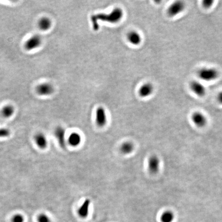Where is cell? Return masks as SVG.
Here are the masks:
<instances>
[{
	"label": "cell",
	"instance_id": "6da1fadb",
	"mask_svg": "<svg viewBox=\"0 0 222 222\" xmlns=\"http://www.w3.org/2000/svg\"><path fill=\"white\" fill-rule=\"evenodd\" d=\"M123 11L120 8H115L111 13H99L93 15L91 17L93 28L95 31H98L99 28L98 21H103L111 23H116L120 21L123 17Z\"/></svg>",
	"mask_w": 222,
	"mask_h": 222
},
{
	"label": "cell",
	"instance_id": "7a4b0ae2",
	"mask_svg": "<svg viewBox=\"0 0 222 222\" xmlns=\"http://www.w3.org/2000/svg\"><path fill=\"white\" fill-rule=\"evenodd\" d=\"M198 76L202 80L209 82L217 79L219 72L217 69L214 68H202L198 71Z\"/></svg>",
	"mask_w": 222,
	"mask_h": 222
},
{
	"label": "cell",
	"instance_id": "3957f363",
	"mask_svg": "<svg viewBox=\"0 0 222 222\" xmlns=\"http://www.w3.org/2000/svg\"><path fill=\"white\" fill-rule=\"evenodd\" d=\"M186 8V4L182 1H176L171 4L167 9V14L170 17H175L182 13Z\"/></svg>",
	"mask_w": 222,
	"mask_h": 222
},
{
	"label": "cell",
	"instance_id": "277c9868",
	"mask_svg": "<svg viewBox=\"0 0 222 222\" xmlns=\"http://www.w3.org/2000/svg\"><path fill=\"white\" fill-rule=\"evenodd\" d=\"M42 43V38L38 35H32L26 41L24 46L26 50H32L38 48Z\"/></svg>",
	"mask_w": 222,
	"mask_h": 222
},
{
	"label": "cell",
	"instance_id": "5b68a950",
	"mask_svg": "<svg viewBox=\"0 0 222 222\" xmlns=\"http://www.w3.org/2000/svg\"><path fill=\"white\" fill-rule=\"evenodd\" d=\"M192 91L198 96L203 97L206 93V87L201 82L197 81H192L190 84Z\"/></svg>",
	"mask_w": 222,
	"mask_h": 222
},
{
	"label": "cell",
	"instance_id": "8992f818",
	"mask_svg": "<svg viewBox=\"0 0 222 222\" xmlns=\"http://www.w3.org/2000/svg\"><path fill=\"white\" fill-rule=\"evenodd\" d=\"M96 122L99 127H103L106 124L107 118L105 109L102 107L98 108L96 113Z\"/></svg>",
	"mask_w": 222,
	"mask_h": 222
},
{
	"label": "cell",
	"instance_id": "52a82bcc",
	"mask_svg": "<svg viewBox=\"0 0 222 222\" xmlns=\"http://www.w3.org/2000/svg\"><path fill=\"white\" fill-rule=\"evenodd\" d=\"M160 161L157 156L155 155L151 156L149 159L148 169L151 174L157 173L159 169Z\"/></svg>",
	"mask_w": 222,
	"mask_h": 222
},
{
	"label": "cell",
	"instance_id": "ba28073f",
	"mask_svg": "<svg viewBox=\"0 0 222 222\" xmlns=\"http://www.w3.org/2000/svg\"><path fill=\"white\" fill-rule=\"evenodd\" d=\"M36 91L39 95L47 96L52 94L54 92L53 85L48 83L40 84L37 86Z\"/></svg>",
	"mask_w": 222,
	"mask_h": 222
},
{
	"label": "cell",
	"instance_id": "9c48e42d",
	"mask_svg": "<svg viewBox=\"0 0 222 222\" xmlns=\"http://www.w3.org/2000/svg\"><path fill=\"white\" fill-rule=\"evenodd\" d=\"M154 91V87L153 84L150 83H146L143 84L139 89V95L142 98H146L151 95Z\"/></svg>",
	"mask_w": 222,
	"mask_h": 222
},
{
	"label": "cell",
	"instance_id": "30bf717a",
	"mask_svg": "<svg viewBox=\"0 0 222 222\" xmlns=\"http://www.w3.org/2000/svg\"><path fill=\"white\" fill-rule=\"evenodd\" d=\"M191 119L193 123L198 127H203L207 124V118L202 113L197 112L192 115Z\"/></svg>",
	"mask_w": 222,
	"mask_h": 222
},
{
	"label": "cell",
	"instance_id": "8fae6325",
	"mask_svg": "<svg viewBox=\"0 0 222 222\" xmlns=\"http://www.w3.org/2000/svg\"><path fill=\"white\" fill-rule=\"evenodd\" d=\"M35 144L40 149H45L46 148L48 142L45 135L42 133H38L34 137Z\"/></svg>",
	"mask_w": 222,
	"mask_h": 222
},
{
	"label": "cell",
	"instance_id": "7c38bea8",
	"mask_svg": "<svg viewBox=\"0 0 222 222\" xmlns=\"http://www.w3.org/2000/svg\"><path fill=\"white\" fill-rule=\"evenodd\" d=\"M55 134L61 148L65 147V131L62 127H58L55 129Z\"/></svg>",
	"mask_w": 222,
	"mask_h": 222
},
{
	"label": "cell",
	"instance_id": "4fadbf2b",
	"mask_svg": "<svg viewBox=\"0 0 222 222\" xmlns=\"http://www.w3.org/2000/svg\"><path fill=\"white\" fill-rule=\"evenodd\" d=\"M127 39L131 44L139 45L142 42V38L140 34L136 31H131L128 34Z\"/></svg>",
	"mask_w": 222,
	"mask_h": 222
},
{
	"label": "cell",
	"instance_id": "5bb4252c",
	"mask_svg": "<svg viewBox=\"0 0 222 222\" xmlns=\"http://www.w3.org/2000/svg\"><path fill=\"white\" fill-rule=\"evenodd\" d=\"M90 200L89 199H86L84 201L83 203L82 204L80 207L79 208L78 213V215L81 218H83V219L86 218L89 215V208H90Z\"/></svg>",
	"mask_w": 222,
	"mask_h": 222
},
{
	"label": "cell",
	"instance_id": "9a60e30c",
	"mask_svg": "<svg viewBox=\"0 0 222 222\" xmlns=\"http://www.w3.org/2000/svg\"><path fill=\"white\" fill-rule=\"evenodd\" d=\"M68 140L69 145H71V146L76 147L80 144L82 141V139L81 135L79 133L74 132L69 135Z\"/></svg>",
	"mask_w": 222,
	"mask_h": 222
},
{
	"label": "cell",
	"instance_id": "2e32d148",
	"mask_svg": "<svg viewBox=\"0 0 222 222\" xmlns=\"http://www.w3.org/2000/svg\"><path fill=\"white\" fill-rule=\"evenodd\" d=\"M134 149L133 143L130 142H126L122 143L120 146V151L124 154H129L132 153Z\"/></svg>",
	"mask_w": 222,
	"mask_h": 222
},
{
	"label": "cell",
	"instance_id": "e0dca14e",
	"mask_svg": "<svg viewBox=\"0 0 222 222\" xmlns=\"http://www.w3.org/2000/svg\"><path fill=\"white\" fill-rule=\"evenodd\" d=\"M52 26V21L49 18L44 17L41 19L38 22V26L42 31H47Z\"/></svg>",
	"mask_w": 222,
	"mask_h": 222
},
{
	"label": "cell",
	"instance_id": "ac0fdd59",
	"mask_svg": "<svg viewBox=\"0 0 222 222\" xmlns=\"http://www.w3.org/2000/svg\"><path fill=\"white\" fill-rule=\"evenodd\" d=\"M1 112L4 117L9 118L15 113V108L11 105H7L3 107Z\"/></svg>",
	"mask_w": 222,
	"mask_h": 222
},
{
	"label": "cell",
	"instance_id": "d6986e66",
	"mask_svg": "<svg viewBox=\"0 0 222 222\" xmlns=\"http://www.w3.org/2000/svg\"><path fill=\"white\" fill-rule=\"evenodd\" d=\"M174 213L171 211H166L163 213L161 217V222H172L174 220Z\"/></svg>",
	"mask_w": 222,
	"mask_h": 222
},
{
	"label": "cell",
	"instance_id": "ffe728a7",
	"mask_svg": "<svg viewBox=\"0 0 222 222\" xmlns=\"http://www.w3.org/2000/svg\"><path fill=\"white\" fill-rule=\"evenodd\" d=\"M38 222H52L51 219L47 214L45 213H41L37 218Z\"/></svg>",
	"mask_w": 222,
	"mask_h": 222
},
{
	"label": "cell",
	"instance_id": "44dd1931",
	"mask_svg": "<svg viewBox=\"0 0 222 222\" xmlns=\"http://www.w3.org/2000/svg\"><path fill=\"white\" fill-rule=\"evenodd\" d=\"M24 217L20 213L15 214L12 217L11 222H24Z\"/></svg>",
	"mask_w": 222,
	"mask_h": 222
},
{
	"label": "cell",
	"instance_id": "7402d4cb",
	"mask_svg": "<svg viewBox=\"0 0 222 222\" xmlns=\"http://www.w3.org/2000/svg\"><path fill=\"white\" fill-rule=\"evenodd\" d=\"M214 3L213 1H210V0H205L202 2L203 6L205 8H209L212 7L213 4Z\"/></svg>",
	"mask_w": 222,
	"mask_h": 222
},
{
	"label": "cell",
	"instance_id": "603a6c76",
	"mask_svg": "<svg viewBox=\"0 0 222 222\" xmlns=\"http://www.w3.org/2000/svg\"><path fill=\"white\" fill-rule=\"evenodd\" d=\"M217 100L220 103L222 104V92H220L217 95Z\"/></svg>",
	"mask_w": 222,
	"mask_h": 222
}]
</instances>
